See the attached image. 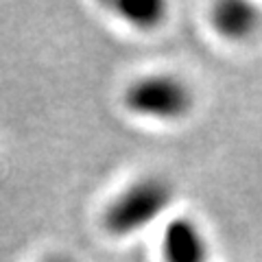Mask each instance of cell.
<instances>
[{"mask_svg": "<svg viewBox=\"0 0 262 262\" xmlns=\"http://www.w3.org/2000/svg\"><path fill=\"white\" fill-rule=\"evenodd\" d=\"M164 262H208L210 245L196 221L188 216L170 219L162 234Z\"/></svg>", "mask_w": 262, "mask_h": 262, "instance_id": "cell-3", "label": "cell"}, {"mask_svg": "<svg viewBox=\"0 0 262 262\" xmlns=\"http://www.w3.org/2000/svg\"><path fill=\"white\" fill-rule=\"evenodd\" d=\"M112 9L131 27L140 31H153L164 22L168 7L162 0H116L112 3Z\"/></svg>", "mask_w": 262, "mask_h": 262, "instance_id": "cell-5", "label": "cell"}, {"mask_svg": "<svg viewBox=\"0 0 262 262\" xmlns=\"http://www.w3.org/2000/svg\"><path fill=\"white\" fill-rule=\"evenodd\" d=\"M173 201V186L164 177H142L127 186L103 214V225L114 236H131L158 221Z\"/></svg>", "mask_w": 262, "mask_h": 262, "instance_id": "cell-1", "label": "cell"}, {"mask_svg": "<svg viewBox=\"0 0 262 262\" xmlns=\"http://www.w3.org/2000/svg\"><path fill=\"white\" fill-rule=\"evenodd\" d=\"M194 103L192 90L184 79L166 72L136 79L125 90L129 112L153 120H179L190 114Z\"/></svg>", "mask_w": 262, "mask_h": 262, "instance_id": "cell-2", "label": "cell"}, {"mask_svg": "<svg viewBox=\"0 0 262 262\" xmlns=\"http://www.w3.org/2000/svg\"><path fill=\"white\" fill-rule=\"evenodd\" d=\"M42 262H75V260L68 258V256H61V253H55V256H48V258H44Z\"/></svg>", "mask_w": 262, "mask_h": 262, "instance_id": "cell-6", "label": "cell"}, {"mask_svg": "<svg viewBox=\"0 0 262 262\" xmlns=\"http://www.w3.org/2000/svg\"><path fill=\"white\" fill-rule=\"evenodd\" d=\"M212 24L229 42H243L260 27L258 7L241 0H225L212 7Z\"/></svg>", "mask_w": 262, "mask_h": 262, "instance_id": "cell-4", "label": "cell"}]
</instances>
